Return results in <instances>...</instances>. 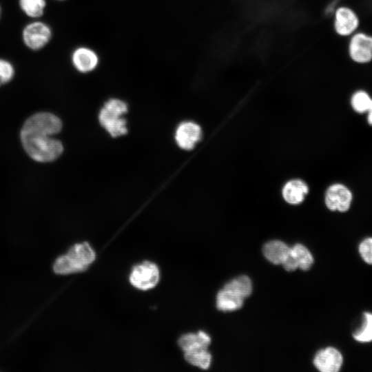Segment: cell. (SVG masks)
I'll return each mask as SVG.
<instances>
[{
    "label": "cell",
    "instance_id": "cell-3",
    "mask_svg": "<svg viewBox=\"0 0 372 372\" xmlns=\"http://www.w3.org/2000/svg\"><path fill=\"white\" fill-rule=\"evenodd\" d=\"M127 111L126 103L118 99H110L101 110L99 121L112 136L117 137L127 133L126 121L122 117Z\"/></svg>",
    "mask_w": 372,
    "mask_h": 372
},
{
    "label": "cell",
    "instance_id": "cell-1",
    "mask_svg": "<svg viewBox=\"0 0 372 372\" xmlns=\"http://www.w3.org/2000/svg\"><path fill=\"white\" fill-rule=\"evenodd\" d=\"M62 127L61 120L48 112L37 113L26 120L21 131L24 149L34 160L50 162L63 152L62 143L53 138Z\"/></svg>",
    "mask_w": 372,
    "mask_h": 372
},
{
    "label": "cell",
    "instance_id": "cell-10",
    "mask_svg": "<svg viewBox=\"0 0 372 372\" xmlns=\"http://www.w3.org/2000/svg\"><path fill=\"white\" fill-rule=\"evenodd\" d=\"M358 24V18L351 9L344 6L336 9L333 27L338 35L345 37L351 34L357 29Z\"/></svg>",
    "mask_w": 372,
    "mask_h": 372
},
{
    "label": "cell",
    "instance_id": "cell-21",
    "mask_svg": "<svg viewBox=\"0 0 372 372\" xmlns=\"http://www.w3.org/2000/svg\"><path fill=\"white\" fill-rule=\"evenodd\" d=\"M45 0H19L22 11L32 18L40 17L45 8Z\"/></svg>",
    "mask_w": 372,
    "mask_h": 372
},
{
    "label": "cell",
    "instance_id": "cell-5",
    "mask_svg": "<svg viewBox=\"0 0 372 372\" xmlns=\"http://www.w3.org/2000/svg\"><path fill=\"white\" fill-rule=\"evenodd\" d=\"M159 276L158 267L153 262L145 261L133 268L130 276V281L137 289L148 290L157 285Z\"/></svg>",
    "mask_w": 372,
    "mask_h": 372
},
{
    "label": "cell",
    "instance_id": "cell-9",
    "mask_svg": "<svg viewBox=\"0 0 372 372\" xmlns=\"http://www.w3.org/2000/svg\"><path fill=\"white\" fill-rule=\"evenodd\" d=\"M342 362L341 353L331 347L320 350L313 359L314 366L322 372H337L340 369Z\"/></svg>",
    "mask_w": 372,
    "mask_h": 372
},
{
    "label": "cell",
    "instance_id": "cell-2",
    "mask_svg": "<svg viewBox=\"0 0 372 372\" xmlns=\"http://www.w3.org/2000/svg\"><path fill=\"white\" fill-rule=\"evenodd\" d=\"M96 254L86 242L74 245L68 253L58 258L54 271L58 274H69L85 270L92 263Z\"/></svg>",
    "mask_w": 372,
    "mask_h": 372
},
{
    "label": "cell",
    "instance_id": "cell-24",
    "mask_svg": "<svg viewBox=\"0 0 372 372\" xmlns=\"http://www.w3.org/2000/svg\"><path fill=\"white\" fill-rule=\"evenodd\" d=\"M366 114L367 123L369 125L372 126V109L368 111Z\"/></svg>",
    "mask_w": 372,
    "mask_h": 372
},
{
    "label": "cell",
    "instance_id": "cell-20",
    "mask_svg": "<svg viewBox=\"0 0 372 372\" xmlns=\"http://www.w3.org/2000/svg\"><path fill=\"white\" fill-rule=\"evenodd\" d=\"M353 338L360 342L372 341V313L365 312L362 324L359 329L353 333Z\"/></svg>",
    "mask_w": 372,
    "mask_h": 372
},
{
    "label": "cell",
    "instance_id": "cell-23",
    "mask_svg": "<svg viewBox=\"0 0 372 372\" xmlns=\"http://www.w3.org/2000/svg\"><path fill=\"white\" fill-rule=\"evenodd\" d=\"M358 249L364 261L372 265V237L364 239L360 243Z\"/></svg>",
    "mask_w": 372,
    "mask_h": 372
},
{
    "label": "cell",
    "instance_id": "cell-13",
    "mask_svg": "<svg viewBox=\"0 0 372 372\" xmlns=\"http://www.w3.org/2000/svg\"><path fill=\"white\" fill-rule=\"evenodd\" d=\"M308 192L307 185L298 179L288 181L283 187L282 192L285 200L291 205L302 203Z\"/></svg>",
    "mask_w": 372,
    "mask_h": 372
},
{
    "label": "cell",
    "instance_id": "cell-11",
    "mask_svg": "<svg viewBox=\"0 0 372 372\" xmlns=\"http://www.w3.org/2000/svg\"><path fill=\"white\" fill-rule=\"evenodd\" d=\"M99 63L98 54L88 47H79L72 54V63L79 72H90L97 68Z\"/></svg>",
    "mask_w": 372,
    "mask_h": 372
},
{
    "label": "cell",
    "instance_id": "cell-19",
    "mask_svg": "<svg viewBox=\"0 0 372 372\" xmlns=\"http://www.w3.org/2000/svg\"><path fill=\"white\" fill-rule=\"evenodd\" d=\"M350 103L353 110L357 114H366L372 109V98L364 90L354 92L351 97Z\"/></svg>",
    "mask_w": 372,
    "mask_h": 372
},
{
    "label": "cell",
    "instance_id": "cell-12",
    "mask_svg": "<svg viewBox=\"0 0 372 372\" xmlns=\"http://www.w3.org/2000/svg\"><path fill=\"white\" fill-rule=\"evenodd\" d=\"M202 136L201 128L195 123H180L176 132V141L180 147L189 150L194 147Z\"/></svg>",
    "mask_w": 372,
    "mask_h": 372
},
{
    "label": "cell",
    "instance_id": "cell-8",
    "mask_svg": "<svg viewBox=\"0 0 372 372\" xmlns=\"http://www.w3.org/2000/svg\"><path fill=\"white\" fill-rule=\"evenodd\" d=\"M350 57L355 62L364 63L372 59V37L358 33L351 39L349 45Z\"/></svg>",
    "mask_w": 372,
    "mask_h": 372
},
{
    "label": "cell",
    "instance_id": "cell-22",
    "mask_svg": "<svg viewBox=\"0 0 372 372\" xmlns=\"http://www.w3.org/2000/svg\"><path fill=\"white\" fill-rule=\"evenodd\" d=\"M14 70L9 61L0 59V85L12 80Z\"/></svg>",
    "mask_w": 372,
    "mask_h": 372
},
{
    "label": "cell",
    "instance_id": "cell-7",
    "mask_svg": "<svg viewBox=\"0 0 372 372\" xmlns=\"http://www.w3.org/2000/svg\"><path fill=\"white\" fill-rule=\"evenodd\" d=\"M314 260L309 250L302 244H296L290 248L289 253L282 263L284 269L288 271L299 268L307 271L310 269Z\"/></svg>",
    "mask_w": 372,
    "mask_h": 372
},
{
    "label": "cell",
    "instance_id": "cell-15",
    "mask_svg": "<svg viewBox=\"0 0 372 372\" xmlns=\"http://www.w3.org/2000/svg\"><path fill=\"white\" fill-rule=\"evenodd\" d=\"M211 342L209 335L204 331L197 333H187L178 340V345L184 352L199 349H207Z\"/></svg>",
    "mask_w": 372,
    "mask_h": 372
},
{
    "label": "cell",
    "instance_id": "cell-17",
    "mask_svg": "<svg viewBox=\"0 0 372 372\" xmlns=\"http://www.w3.org/2000/svg\"><path fill=\"white\" fill-rule=\"evenodd\" d=\"M223 289L245 298L251 295L253 287L251 280L248 276H240L227 282Z\"/></svg>",
    "mask_w": 372,
    "mask_h": 372
},
{
    "label": "cell",
    "instance_id": "cell-26",
    "mask_svg": "<svg viewBox=\"0 0 372 372\" xmlns=\"http://www.w3.org/2000/svg\"><path fill=\"white\" fill-rule=\"evenodd\" d=\"M61 1V0H60Z\"/></svg>",
    "mask_w": 372,
    "mask_h": 372
},
{
    "label": "cell",
    "instance_id": "cell-6",
    "mask_svg": "<svg viewBox=\"0 0 372 372\" xmlns=\"http://www.w3.org/2000/svg\"><path fill=\"white\" fill-rule=\"evenodd\" d=\"M52 30L45 23L34 21L28 23L23 30L22 37L25 45L32 50L43 48L50 40Z\"/></svg>",
    "mask_w": 372,
    "mask_h": 372
},
{
    "label": "cell",
    "instance_id": "cell-16",
    "mask_svg": "<svg viewBox=\"0 0 372 372\" xmlns=\"http://www.w3.org/2000/svg\"><path fill=\"white\" fill-rule=\"evenodd\" d=\"M243 300L242 297L223 288L216 296V307L222 311H234L242 307Z\"/></svg>",
    "mask_w": 372,
    "mask_h": 372
},
{
    "label": "cell",
    "instance_id": "cell-18",
    "mask_svg": "<svg viewBox=\"0 0 372 372\" xmlns=\"http://www.w3.org/2000/svg\"><path fill=\"white\" fill-rule=\"evenodd\" d=\"M185 359L194 366L207 369L211 364V355L207 349H199L185 352Z\"/></svg>",
    "mask_w": 372,
    "mask_h": 372
},
{
    "label": "cell",
    "instance_id": "cell-14",
    "mask_svg": "<svg viewBox=\"0 0 372 372\" xmlns=\"http://www.w3.org/2000/svg\"><path fill=\"white\" fill-rule=\"evenodd\" d=\"M290 247L285 242L275 240L267 242L262 248L265 258L274 265H282L287 257Z\"/></svg>",
    "mask_w": 372,
    "mask_h": 372
},
{
    "label": "cell",
    "instance_id": "cell-25",
    "mask_svg": "<svg viewBox=\"0 0 372 372\" xmlns=\"http://www.w3.org/2000/svg\"><path fill=\"white\" fill-rule=\"evenodd\" d=\"M0 14H1V9H0Z\"/></svg>",
    "mask_w": 372,
    "mask_h": 372
},
{
    "label": "cell",
    "instance_id": "cell-4",
    "mask_svg": "<svg viewBox=\"0 0 372 372\" xmlns=\"http://www.w3.org/2000/svg\"><path fill=\"white\" fill-rule=\"evenodd\" d=\"M353 200L352 191L344 184L334 183L325 193L324 202L327 207L333 211L346 212L349 210Z\"/></svg>",
    "mask_w": 372,
    "mask_h": 372
}]
</instances>
